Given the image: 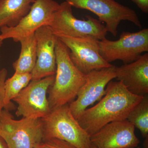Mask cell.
Returning a JSON list of instances; mask_svg holds the SVG:
<instances>
[{
	"mask_svg": "<svg viewBox=\"0 0 148 148\" xmlns=\"http://www.w3.org/2000/svg\"><path fill=\"white\" fill-rule=\"evenodd\" d=\"M106 90L99 103L86 110L77 119L90 137L110 123L127 119L144 96L132 94L118 81H111Z\"/></svg>",
	"mask_w": 148,
	"mask_h": 148,
	"instance_id": "obj_1",
	"label": "cell"
},
{
	"mask_svg": "<svg viewBox=\"0 0 148 148\" xmlns=\"http://www.w3.org/2000/svg\"><path fill=\"white\" fill-rule=\"evenodd\" d=\"M55 53V79L48 91L51 110L72 102L86 79V75L80 71L72 62L69 49L58 38Z\"/></svg>",
	"mask_w": 148,
	"mask_h": 148,
	"instance_id": "obj_2",
	"label": "cell"
},
{
	"mask_svg": "<svg viewBox=\"0 0 148 148\" xmlns=\"http://www.w3.org/2000/svg\"><path fill=\"white\" fill-rule=\"evenodd\" d=\"M42 140L57 138L77 148H90V137L72 114L68 104L51 111L43 118Z\"/></svg>",
	"mask_w": 148,
	"mask_h": 148,
	"instance_id": "obj_3",
	"label": "cell"
},
{
	"mask_svg": "<svg viewBox=\"0 0 148 148\" xmlns=\"http://www.w3.org/2000/svg\"><path fill=\"white\" fill-rule=\"evenodd\" d=\"M72 6L66 1L61 3L54 13L49 25L57 36L82 37L90 36L98 40L106 38L108 31L100 20L87 15L86 20L78 19L74 16Z\"/></svg>",
	"mask_w": 148,
	"mask_h": 148,
	"instance_id": "obj_4",
	"label": "cell"
},
{
	"mask_svg": "<svg viewBox=\"0 0 148 148\" xmlns=\"http://www.w3.org/2000/svg\"><path fill=\"white\" fill-rule=\"evenodd\" d=\"M42 124L40 119H14L8 110H3L0 118V136L8 148H34L42 140Z\"/></svg>",
	"mask_w": 148,
	"mask_h": 148,
	"instance_id": "obj_5",
	"label": "cell"
},
{
	"mask_svg": "<svg viewBox=\"0 0 148 148\" xmlns=\"http://www.w3.org/2000/svg\"><path fill=\"white\" fill-rule=\"evenodd\" d=\"M148 51V29L136 32H123L117 40L106 38L100 41V55L109 64L116 60L130 64Z\"/></svg>",
	"mask_w": 148,
	"mask_h": 148,
	"instance_id": "obj_6",
	"label": "cell"
},
{
	"mask_svg": "<svg viewBox=\"0 0 148 148\" xmlns=\"http://www.w3.org/2000/svg\"><path fill=\"white\" fill-rule=\"evenodd\" d=\"M72 7L86 10L95 14L101 22L106 24L108 32L116 37L118 27L123 21H127L140 29L142 26L135 10L115 0H66Z\"/></svg>",
	"mask_w": 148,
	"mask_h": 148,
	"instance_id": "obj_7",
	"label": "cell"
},
{
	"mask_svg": "<svg viewBox=\"0 0 148 148\" xmlns=\"http://www.w3.org/2000/svg\"><path fill=\"white\" fill-rule=\"evenodd\" d=\"M58 37L69 49L70 58L75 66L85 75L112 66L100 55V40L95 37L90 36L77 38Z\"/></svg>",
	"mask_w": 148,
	"mask_h": 148,
	"instance_id": "obj_8",
	"label": "cell"
},
{
	"mask_svg": "<svg viewBox=\"0 0 148 148\" xmlns=\"http://www.w3.org/2000/svg\"><path fill=\"white\" fill-rule=\"evenodd\" d=\"M55 75L32 80L13 101L18 105L16 116L27 118H43L51 112L47 92L53 84Z\"/></svg>",
	"mask_w": 148,
	"mask_h": 148,
	"instance_id": "obj_9",
	"label": "cell"
},
{
	"mask_svg": "<svg viewBox=\"0 0 148 148\" xmlns=\"http://www.w3.org/2000/svg\"><path fill=\"white\" fill-rule=\"evenodd\" d=\"M59 4L54 0H36L26 16L15 27L0 28V39L12 38L14 41L19 40L44 26H49Z\"/></svg>",
	"mask_w": 148,
	"mask_h": 148,
	"instance_id": "obj_10",
	"label": "cell"
},
{
	"mask_svg": "<svg viewBox=\"0 0 148 148\" xmlns=\"http://www.w3.org/2000/svg\"><path fill=\"white\" fill-rule=\"evenodd\" d=\"M116 66L93 71L86 75L85 82L80 88L77 98L69 106L74 117L77 119L89 106L100 101L106 93V86L116 76Z\"/></svg>",
	"mask_w": 148,
	"mask_h": 148,
	"instance_id": "obj_11",
	"label": "cell"
},
{
	"mask_svg": "<svg viewBox=\"0 0 148 148\" xmlns=\"http://www.w3.org/2000/svg\"><path fill=\"white\" fill-rule=\"evenodd\" d=\"M135 127L127 119L113 121L90 137L92 145L98 148H135L140 143Z\"/></svg>",
	"mask_w": 148,
	"mask_h": 148,
	"instance_id": "obj_12",
	"label": "cell"
},
{
	"mask_svg": "<svg viewBox=\"0 0 148 148\" xmlns=\"http://www.w3.org/2000/svg\"><path fill=\"white\" fill-rule=\"evenodd\" d=\"M36 40L37 60L31 73L32 80L55 75L56 72L55 47L58 37L48 26H44L35 32Z\"/></svg>",
	"mask_w": 148,
	"mask_h": 148,
	"instance_id": "obj_13",
	"label": "cell"
},
{
	"mask_svg": "<svg viewBox=\"0 0 148 148\" xmlns=\"http://www.w3.org/2000/svg\"><path fill=\"white\" fill-rule=\"evenodd\" d=\"M116 78L132 94L141 96L148 93V53L136 61L116 67Z\"/></svg>",
	"mask_w": 148,
	"mask_h": 148,
	"instance_id": "obj_14",
	"label": "cell"
},
{
	"mask_svg": "<svg viewBox=\"0 0 148 148\" xmlns=\"http://www.w3.org/2000/svg\"><path fill=\"white\" fill-rule=\"evenodd\" d=\"M36 0H0V28L14 27L31 10Z\"/></svg>",
	"mask_w": 148,
	"mask_h": 148,
	"instance_id": "obj_15",
	"label": "cell"
},
{
	"mask_svg": "<svg viewBox=\"0 0 148 148\" xmlns=\"http://www.w3.org/2000/svg\"><path fill=\"white\" fill-rule=\"evenodd\" d=\"M21 44L20 54L18 59L14 62L15 72L32 73L37 60L36 40L35 33L19 40Z\"/></svg>",
	"mask_w": 148,
	"mask_h": 148,
	"instance_id": "obj_16",
	"label": "cell"
},
{
	"mask_svg": "<svg viewBox=\"0 0 148 148\" xmlns=\"http://www.w3.org/2000/svg\"><path fill=\"white\" fill-rule=\"evenodd\" d=\"M31 73H18L15 72L12 77L6 79L5 83L4 103L6 110L13 100L21 90L32 81Z\"/></svg>",
	"mask_w": 148,
	"mask_h": 148,
	"instance_id": "obj_17",
	"label": "cell"
},
{
	"mask_svg": "<svg viewBox=\"0 0 148 148\" xmlns=\"http://www.w3.org/2000/svg\"><path fill=\"white\" fill-rule=\"evenodd\" d=\"M127 120L137 127L144 138L148 137V96L145 95L142 100L132 109Z\"/></svg>",
	"mask_w": 148,
	"mask_h": 148,
	"instance_id": "obj_18",
	"label": "cell"
},
{
	"mask_svg": "<svg viewBox=\"0 0 148 148\" xmlns=\"http://www.w3.org/2000/svg\"><path fill=\"white\" fill-rule=\"evenodd\" d=\"M34 148H77L68 142L64 140L51 138L42 140L35 145Z\"/></svg>",
	"mask_w": 148,
	"mask_h": 148,
	"instance_id": "obj_19",
	"label": "cell"
},
{
	"mask_svg": "<svg viewBox=\"0 0 148 148\" xmlns=\"http://www.w3.org/2000/svg\"><path fill=\"white\" fill-rule=\"evenodd\" d=\"M7 75V70L5 69H3L0 71V118L4 108H5L4 103L5 83Z\"/></svg>",
	"mask_w": 148,
	"mask_h": 148,
	"instance_id": "obj_20",
	"label": "cell"
},
{
	"mask_svg": "<svg viewBox=\"0 0 148 148\" xmlns=\"http://www.w3.org/2000/svg\"><path fill=\"white\" fill-rule=\"evenodd\" d=\"M144 13L148 12V0H131Z\"/></svg>",
	"mask_w": 148,
	"mask_h": 148,
	"instance_id": "obj_21",
	"label": "cell"
},
{
	"mask_svg": "<svg viewBox=\"0 0 148 148\" xmlns=\"http://www.w3.org/2000/svg\"><path fill=\"white\" fill-rule=\"evenodd\" d=\"M0 148H8L5 142L0 136Z\"/></svg>",
	"mask_w": 148,
	"mask_h": 148,
	"instance_id": "obj_22",
	"label": "cell"
},
{
	"mask_svg": "<svg viewBox=\"0 0 148 148\" xmlns=\"http://www.w3.org/2000/svg\"><path fill=\"white\" fill-rule=\"evenodd\" d=\"M3 41V40L0 39V47H1L2 45Z\"/></svg>",
	"mask_w": 148,
	"mask_h": 148,
	"instance_id": "obj_23",
	"label": "cell"
},
{
	"mask_svg": "<svg viewBox=\"0 0 148 148\" xmlns=\"http://www.w3.org/2000/svg\"><path fill=\"white\" fill-rule=\"evenodd\" d=\"M90 148H98V147H95V145H91V147H90Z\"/></svg>",
	"mask_w": 148,
	"mask_h": 148,
	"instance_id": "obj_24",
	"label": "cell"
},
{
	"mask_svg": "<svg viewBox=\"0 0 148 148\" xmlns=\"http://www.w3.org/2000/svg\"><path fill=\"white\" fill-rule=\"evenodd\" d=\"M140 148V147H138V148Z\"/></svg>",
	"mask_w": 148,
	"mask_h": 148,
	"instance_id": "obj_25",
	"label": "cell"
}]
</instances>
